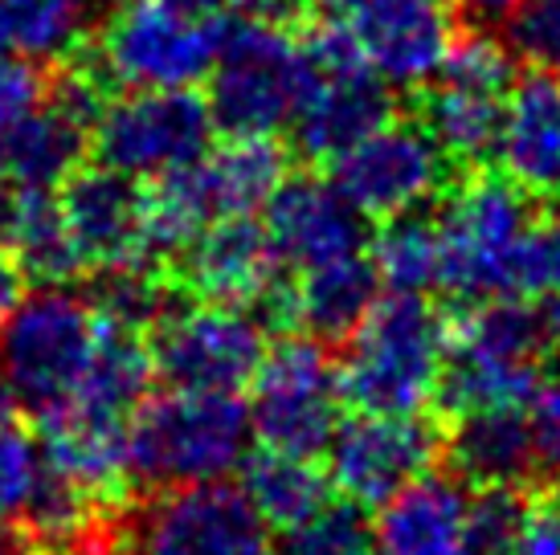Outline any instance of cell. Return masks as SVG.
Wrapping results in <instances>:
<instances>
[{"label": "cell", "instance_id": "31", "mask_svg": "<svg viewBox=\"0 0 560 555\" xmlns=\"http://www.w3.org/2000/svg\"><path fill=\"white\" fill-rule=\"evenodd\" d=\"M9 42L30 58H66L82 46L91 0H0Z\"/></svg>", "mask_w": 560, "mask_h": 555}, {"label": "cell", "instance_id": "50", "mask_svg": "<svg viewBox=\"0 0 560 555\" xmlns=\"http://www.w3.org/2000/svg\"><path fill=\"white\" fill-rule=\"evenodd\" d=\"M13 46V42H9V29H4V16H0V58H4V49Z\"/></svg>", "mask_w": 560, "mask_h": 555}, {"label": "cell", "instance_id": "52", "mask_svg": "<svg viewBox=\"0 0 560 555\" xmlns=\"http://www.w3.org/2000/svg\"><path fill=\"white\" fill-rule=\"evenodd\" d=\"M258 555H279V552H266V547H262V552H258Z\"/></svg>", "mask_w": 560, "mask_h": 555}, {"label": "cell", "instance_id": "34", "mask_svg": "<svg viewBox=\"0 0 560 555\" xmlns=\"http://www.w3.org/2000/svg\"><path fill=\"white\" fill-rule=\"evenodd\" d=\"M287 555H373V523L369 510L348 498H327L324 507L287 531Z\"/></svg>", "mask_w": 560, "mask_h": 555}, {"label": "cell", "instance_id": "7", "mask_svg": "<svg viewBox=\"0 0 560 555\" xmlns=\"http://www.w3.org/2000/svg\"><path fill=\"white\" fill-rule=\"evenodd\" d=\"M148 352L168 388L242 392L266 355V323L246 307L197 298L160 315L152 323Z\"/></svg>", "mask_w": 560, "mask_h": 555}, {"label": "cell", "instance_id": "33", "mask_svg": "<svg viewBox=\"0 0 560 555\" xmlns=\"http://www.w3.org/2000/svg\"><path fill=\"white\" fill-rule=\"evenodd\" d=\"M91 307L110 323L131 327V331H152V323L168 310V282L156 274L152 262L103 270V282L94 286Z\"/></svg>", "mask_w": 560, "mask_h": 555}, {"label": "cell", "instance_id": "39", "mask_svg": "<svg viewBox=\"0 0 560 555\" xmlns=\"http://www.w3.org/2000/svg\"><path fill=\"white\" fill-rule=\"evenodd\" d=\"M49 94V70L33 62H4L0 58V131L21 123Z\"/></svg>", "mask_w": 560, "mask_h": 555}, {"label": "cell", "instance_id": "9", "mask_svg": "<svg viewBox=\"0 0 560 555\" xmlns=\"http://www.w3.org/2000/svg\"><path fill=\"white\" fill-rule=\"evenodd\" d=\"M213 115L209 103L180 91H136L98 110L91 143L98 164L131 180H156L209 152Z\"/></svg>", "mask_w": 560, "mask_h": 555}, {"label": "cell", "instance_id": "51", "mask_svg": "<svg viewBox=\"0 0 560 555\" xmlns=\"http://www.w3.org/2000/svg\"><path fill=\"white\" fill-rule=\"evenodd\" d=\"M0 180H4V155H0Z\"/></svg>", "mask_w": 560, "mask_h": 555}, {"label": "cell", "instance_id": "49", "mask_svg": "<svg viewBox=\"0 0 560 555\" xmlns=\"http://www.w3.org/2000/svg\"><path fill=\"white\" fill-rule=\"evenodd\" d=\"M0 555H21V540L4 523H0Z\"/></svg>", "mask_w": 560, "mask_h": 555}, {"label": "cell", "instance_id": "13", "mask_svg": "<svg viewBox=\"0 0 560 555\" xmlns=\"http://www.w3.org/2000/svg\"><path fill=\"white\" fill-rule=\"evenodd\" d=\"M282 262L266 225L249 216H221L205 225L180 253H176V286L205 303L262 310V303L282 286Z\"/></svg>", "mask_w": 560, "mask_h": 555}, {"label": "cell", "instance_id": "23", "mask_svg": "<svg viewBox=\"0 0 560 555\" xmlns=\"http://www.w3.org/2000/svg\"><path fill=\"white\" fill-rule=\"evenodd\" d=\"M46 425V462L70 479L79 491H86L103 507L110 498H119L127 486V425L115 416L82 413V409H62L42 421Z\"/></svg>", "mask_w": 560, "mask_h": 555}, {"label": "cell", "instance_id": "35", "mask_svg": "<svg viewBox=\"0 0 560 555\" xmlns=\"http://www.w3.org/2000/svg\"><path fill=\"white\" fill-rule=\"evenodd\" d=\"M442 74H446V82H458L470 91L503 94L515 78V54L508 42H499L495 33L467 29L451 37L446 58H442Z\"/></svg>", "mask_w": 560, "mask_h": 555}, {"label": "cell", "instance_id": "15", "mask_svg": "<svg viewBox=\"0 0 560 555\" xmlns=\"http://www.w3.org/2000/svg\"><path fill=\"white\" fill-rule=\"evenodd\" d=\"M266 237L291 270L336 262L364 249V213L343 197L336 180L295 176L266 201Z\"/></svg>", "mask_w": 560, "mask_h": 555}, {"label": "cell", "instance_id": "4", "mask_svg": "<svg viewBox=\"0 0 560 555\" xmlns=\"http://www.w3.org/2000/svg\"><path fill=\"white\" fill-rule=\"evenodd\" d=\"M315 70L299 42L266 21H218V58L209 82L213 127L230 135H275L295 119Z\"/></svg>", "mask_w": 560, "mask_h": 555}, {"label": "cell", "instance_id": "2", "mask_svg": "<svg viewBox=\"0 0 560 555\" xmlns=\"http://www.w3.org/2000/svg\"><path fill=\"white\" fill-rule=\"evenodd\" d=\"M249 413L237 392L143 397L127 425V474L152 491L218 482L242 470L249 453Z\"/></svg>", "mask_w": 560, "mask_h": 555}, {"label": "cell", "instance_id": "30", "mask_svg": "<svg viewBox=\"0 0 560 555\" xmlns=\"http://www.w3.org/2000/svg\"><path fill=\"white\" fill-rule=\"evenodd\" d=\"M376 278L401 294H430L442 291V233L438 221L413 213L385 216L381 233L373 237Z\"/></svg>", "mask_w": 560, "mask_h": 555}, {"label": "cell", "instance_id": "20", "mask_svg": "<svg viewBox=\"0 0 560 555\" xmlns=\"http://www.w3.org/2000/svg\"><path fill=\"white\" fill-rule=\"evenodd\" d=\"M499 168L528 197L560 201V82L540 74L515 82L499 127Z\"/></svg>", "mask_w": 560, "mask_h": 555}, {"label": "cell", "instance_id": "6", "mask_svg": "<svg viewBox=\"0 0 560 555\" xmlns=\"http://www.w3.org/2000/svg\"><path fill=\"white\" fill-rule=\"evenodd\" d=\"M249 433L266 449L287 453H324L343 413L340 364L312 335L266 347L249 380Z\"/></svg>", "mask_w": 560, "mask_h": 555}, {"label": "cell", "instance_id": "40", "mask_svg": "<svg viewBox=\"0 0 560 555\" xmlns=\"http://www.w3.org/2000/svg\"><path fill=\"white\" fill-rule=\"evenodd\" d=\"M532 437H536V453H540V470H560V376L536 388L528 404Z\"/></svg>", "mask_w": 560, "mask_h": 555}, {"label": "cell", "instance_id": "37", "mask_svg": "<svg viewBox=\"0 0 560 555\" xmlns=\"http://www.w3.org/2000/svg\"><path fill=\"white\" fill-rule=\"evenodd\" d=\"M512 294L532 303H560V209L532 216L512 270Z\"/></svg>", "mask_w": 560, "mask_h": 555}, {"label": "cell", "instance_id": "48", "mask_svg": "<svg viewBox=\"0 0 560 555\" xmlns=\"http://www.w3.org/2000/svg\"><path fill=\"white\" fill-rule=\"evenodd\" d=\"M548 307V343L552 352H560V303H545Z\"/></svg>", "mask_w": 560, "mask_h": 555}, {"label": "cell", "instance_id": "5", "mask_svg": "<svg viewBox=\"0 0 560 555\" xmlns=\"http://www.w3.org/2000/svg\"><path fill=\"white\" fill-rule=\"evenodd\" d=\"M532 225L528 192L503 172L470 176L451 188L442 233V291L463 303H482L512 294V270L520 241Z\"/></svg>", "mask_w": 560, "mask_h": 555}, {"label": "cell", "instance_id": "18", "mask_svg": "<svg viewBox=\"0 0 560 555\" xmlns=\"http://www.w3.org/2000/svg\"><path fill=\"white\" fill-rule=\"evenodd\" d=\"M389 86L369 66L315 74L312 91L291 119L295 147L315 164H336L348 147H357L364 135H373L381 123H389Z\"/></svg>", "mask_w": 560, "mask_h": 555}, {"label": "cell", "instance_id": "46", "mask_svg": "<svg viewBox=\"0 0 560 555\" xmlns=\"http://www.w3.org/2000/svg\"><path fill=\"white\" fill-rule=\"evenodd\" d=\"M16 413V397H13V388H9V380L0 376V425H9Z\"/></svg>", "mask_w": 560, "mask_h": 555}, {"label": "cell", "instance_id": "12", "mask_svg": "<svg viewBox=\"0 0 560 555\" xmlns=\"http://www.w3.org/2000/svg\"><path fill=\"white\" fill-rule=\"evenodd\" d=\"M136 547L140 555H258L266 523L242 486L192 482L164 491L143 510Z\"/></svg>", "mask_w": 560, "mask_h": 555}, {"label": "cell", "instance_id": "22", "mask_svg": "<svg viewBox=\"0 0 560 555\" xmlns=\"http://www.w3.org/2000/svg\"><path fill=\"white\" fill-rule=\"evenodd\" d=\"M185 176L209 221L249 216L287 180V152L270 135H230L225 147L185 164Z\"/></svg>", "mask_w": 560, "mask_h": 555}, {"label": "cell", "instance_id": "26", "mask_svg": "<svg viewBox=\"0 0 560 555\" xmlns=\"http://www.w3.org/2000/svg\"><path fill=\"white\" fill-rule=\"evenodd\" d=\"M242 491L249 507L262 515L266 531H291L331 498V482L307 453L262 446L242 462Z\"/></svg>", "mask_w": 560, "mask_h": 555}, {"label": "cell", "instance_id": "10", "mask_svg": "<svg viewBox=\"0 0 560 555\" xmlns=\"http://www.w3.org/2000/svg\"><path fill=\"white\" fill-rule=\"evenodd\" d=\"M324 453L340 498L373 510L434 470L442 437L421 413H357L336 425Z\"/></svg>", "mask_w": 560, "mask_h": 555}, {"label": "cell", "instance_id": "27", "mask_svg": "<svg viewBox=\"0 0 560 555\" xmlns=\"http://www.w3.org/2000/svg\"><path fill=\"white\" fill-rule=\"evenodd\" d=\"M4 246L16 258L21 274L42 282V286H66V278H74L82 270L79 249L70 241L54 188H21L16 192Z\"/></svg>", "mask_w": 560, "mask_h": 555}, {"label": "cell", "instance_id": "45", "mask_svg": "<svg viewBox=\"0 0 560 555\" xmlns=\"http://www.w3.org/2000/svg\"><path fill=\"white\" fill-rule=\"evenodd\" d=\"M168 4L185 9V13H192V16H221L230 4H237V0H168Z\"/></svg>", "mask_w": 560, "mask_h": 555}, {"label": "cell", "instance_id": "16", "mask_svg": "<svg viewBox=\"0 0 560 555\" xmlns=\"http://www.w3.org/2000/svg\"><path fill=\"white\" fill-rule=\"evenodd\" d=\"M348 16L364 66L389 86H421L442 70L454 37L442 0H364Z\"/></svg>", "mask_w": 560, "mask_h": 555}, {"label": "cell", "instance_id": "24", "mask_svg": "<svg viewBox=\"0 0 560 555\" xmlns=\"http://www.w3.org/2000/svg\"><path fill=\"white\" fill-rule=\"evenodd\" d=\"M152 376H156V368H152V352H148L143 331L119 327L98 315V340H94L91 364L82 371L79 392H74V401L66 404V409L131 421V413L148 397Z\"/></svg>", "mask_w": 560, "mask_h": 555}, {"label": "cell", "instance_id": "25", "mask_svg": "<svg viewBox=\"0 0 560 555\" xmlns=\"http://www.w3.org/2000/svg\"><path fill=\"white\" fill-rule=\"evenodd\" d=\"M86 139H91V127L46 98L21 123L0 131L4 180H16L21 188H58L79 168Z\"/></svg>", "mask_w": 560, "mask_h": 555}, {"label": "cell", "instance_id": "1", "mask_svg": "<svg viewBox=\"0 0 560 555\" xmlns=\"http://www.w3.org/2000/svg\"><path fill=\"white\" fill-rule=\"evenodd\" d=\"M451 355V319L425 294L376 298L340 359L343 404L357 413H421L438 401Z\"/></svg>", "mask_w": 560, "mask_h": 555}, {"label": "cell", "instance_id": "21", "mask_svg": "<svg viewBox=\"0 0 560 555\" xmlns=\"http://www.w3.org/2000/svg\"><path fill=\"white\" fill-rule=\"evenodd\" d=\"M442 449L451 458L454 479L467 486H524L532 474H540L528 409L458 413Z\"/></svg>", "mask_w": 560, "mask_h": 555}, {"label": "cell", "instance_id": "19", "mask_svg": "<svg viewBox=\"0 0 560 555\" xmlns=\"http://www.w3.org/2000/svg\"><path fill=\"white\" fill-rule=\"evenodd\" d=\"M299 274L303 278L295 286L282 282L270 327H291V331H303L319 343L348 340L381 298L376 265L360 253L299 270Z\"/></svg>", "mask_w": 560, "mask_h": 555}, {"label": "cell", "instance_id": "43", "mask_svg": "<svg viewBox=\"0 0 560 555\" xmlns=\"http://www.w3.org/2000/svg\"><path fill=\"white\" fill-rule=\"evenodd\" d=\"M74 555H140V547H136V543H115V540L86 535V540L74 547Z\"/></svg>", "mask_w": 560, "mask_h": 555}, {"label": "cell", "instance_id": "36", "mask_svg": "<svg viewBox=\"0 0 560 555\" xmlns=\"http://www.w3.org/2000/svg\"><path fill=\"white\" fill-rule=\"evenodd\" d=\"M46 470V449L37 446L33 433L16 429L13 421L0 425V523H21Z\"/></svg>", "mask_w": 560, "mask_h": 555}, {"label": "cell", "instance_id": "17", "mask_svg": "<svg viewBox=\"0 0 560 555\" xmlns=\"http://www.w3.org/2000/svg\"><path fill=\"white\" fill-rule=\"evenodd\" d=\"M470 486L454 474H421L376 507L373 555H482L467 527Z\"/></svg>", "mask_w": 560, "mask_h": 555}, {"label": "cell", "instance_id": "53", "mask_svg": "<svg viewBox=\"0 0 560 555\" xmlns=\"http://www.w3.org/2000/svg\"><path fill=\"white\" fill-rule=\"evenodd\" d=\"M21 555H25V552H21Z\"/></svg>", "mask_w": 560, "mask_h": 555}, {"label": "cell", "instance_id": "14", "mask_svg": "<svg viewBox=\"0 0 560 555\" xmlns=\"http://www.w3.org/2000/svg\"><path fill=\"white\" fill-rule=\"evenodd\" d=\"M70 241L79 249L82 270H119L143 265L148 237H143V192L131 176L110 168H74L58 192Z\"/></svg>", "mask_w": 560, "mask_h": 555}, {"label": "cell", "instance_id": "32", "mask_svg": "<svg viewBox=\"0 0 560 555\" xmlns=\"http://www.w3.org/2000/svg\"><path fill=\"white\" fill-rule=\"evenodd\" d=\"M94 515H98V503H94L91 494L79 491L58 470H46V479H42L33 503L21 515V523H25L33 540H42L46 547L74 552L86 535H94Z\"/></svg>", "mask_w": 560, "mask_h": 555}, {"label": "cell", "instance_id": "44", "mask_svg": "<svg viewBox=\"0 0 560 555\" xmlns=\"http://www.w3.org/2000/svg\"><path fill=\"white\" fill-rule=\"evenodd\" d=\"M470 13H479L482 21H503V16H512L524 0H467Z\"/></svg>", "mask_w": 560, "mask_h": 555}, {"label": "cell", "instance_id": "3", "mask_svg": "<svg viewBox=\"0 0 560 555\" xmlns=\"http://www.w3.org/2000/svg\"><path fill=\"white\" fill-rule=\"evenodd\" d=\"M98 340V315L86 298L42 286L0 319V376L9 380L16 409L42 421L74 401L82 371Z\"/></svg>", "mask_w": 560, "mask_h": 555}, {"label": "cell", "instance_id": "8", "mask_svg": "<svg viewBox=\"0 0 560 555\" xmlns=\"http://www.w3.org/2000/svg\"><path fill=\"white\" fill-rule=\"evenodd\" d=\"M94 58L110 82L131 91H180L213 70L218 16H192L168 0H124Z\"/></svg>", "mask_w": 560, "mask_h": 555}, {"label": "cell", "instance_id": "11", "mask_svg": "<svg viewBox=\"0 0 560 555\" xmlns=\"http://www.w3.org/2000/svg\"><path fill=\"white\" fill-rule=\"evenodd\" d=\"M451 155L421 123H381L331 164V180L364 216L413 213L451 188Z\"/></svg>", "mask_w": 560, "mask_h": 555}, {"label": "cell", "instance_id": "41", "mask_svg": "<svg viewBox=\"0 0 560 555\" xmlns=\"http://www.w3.org/2000/svg\"><path fill=\"white\" fill-rule=\"evenodd\" d=\"M254 21H266V25H295L299 16L307 13L312 0H237Z\"/></svg>", "mask_w": 560, "mask_h": 555}, {"label": "cell", "instance_id": "47", "mask_svg": "<svg viewBox=\"0 0 560 555\" xmlns=\"http://www.w3.org/2000/svg\"><path fill=\"white\" fill-rule=\"evenodd\" d=\"M315 4H319L327 16H348L352 9H360L364 0H315Z\"/></svg>", "mask_w": 560, "mask_h": 555}, {"label": "cell", "instance_id": "29", "mask_svg": "<svg viewBox=\"0 0 560 555\" xmlns=\"http://www.w3.org/2000/svg\"><path fill=\"white\" fill-rule=\"evenodd\" d=\"M540 385H545V364L451 352L438 385V404L451 416L479 409H528Z\"/></svg>", "mask_w": 560, "mask_h": 555}, {"label": "cell", "instance_id": "42", "mask_svg": "<svg viewBox=\"0 0 560 555\" xmlns=\"http://www.w3.org/2000/svg\"><path fill=\"white\" fill-rule=\"evenodd\" d=\"M21 286H25V274H21V265L16 258L9 253V246L0 241V319L16 307V298H21Z\"/></svg>", "mask_w": 560, "mask_h": 555}, {"label": "cell", "instance_id": "28", "mask_svg": "<svg viewBox=\"0 0 560 555\" xmlns=\"http://www.w3.org/2000/svg\"><path fill=\"white\" fill-rule=\"evenodd\" d=\"M421 127L451 155V164H482L487 155H495L503 94L442 82L430 94H421Z\"/></svg>", "mask_w": 560, "mask_h": 555}, {"label": "cell", "instance_id": "38", "mask_svg": "<svg viewBox=\"0 0 560 555\" xmlns=\"http://www.w3.org/2000/svg\"><path fill=\"white\" fill-rule=\"evenodd\" d=\"M508 46L536 70L560 74V0H524L508 16Z\"/></svg>", "mask_w": 560, "mask_h": 555}]
</instances>
